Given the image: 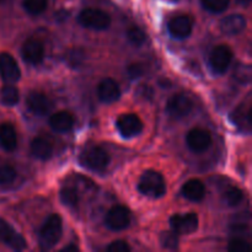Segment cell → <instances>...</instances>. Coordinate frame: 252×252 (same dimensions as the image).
<instances>
[{
    "instance_id": "1",
    "label": "cell",
    "mask_w": 252,
    "mask_h": 252,
    "mask_svg": "<svg viewBox=\"0 0 252 252\" xmlns=\"http://www.w3.org/2000/svg\"><path fill=\"white\" fill-rule=\"evenodd\" d=\"M63 234V221L58 214H51L39 231V246L42 250H51L59 243Z\"/></svg>"
},
{
    "instance_id": "2",
    "label": "cell",
    "mask_w": 252,
    "mask_h": 252,
    "mask_svg": "<svg viewBox=\"0 0 252 252\" xmlns=\"http://www.w3.org/2000/svg\"><path fill=\"white\" fill-rule=\"evenodd\" d=\"M140 193L150 198H160L166 193V184L161 174L154 170H147L142 174L138 184Z\"/></svg>"
},
{
    "instance_id": "3",
    "label": "cell",
    "mask_w": 252,
    "mask_h": 252,
    "mask_svg": "<svg viewBox=\"0 0 252 252\" xmlns=\"http://www.w3.org/2000/svg\"><path fill=\"white\" fill-rule=\"evenodd\" d=\"M80 164L90 171L101 172L110 164V155L98 147H91L84 150L80 155Z\"/></svg>"
},
{
    "instance_id": "4",
    "label": "cell",
    "mask_w": 252,
    "mask_h": 252,
    "mask_svg": "<svg viewBox=\"0 0 252 252\" xmlns=\"http://www.w3.org/2000/svg\"><path fill=\"white\" fill-rule=\"evenodd\" d=\"M78 21L86 29L103 31L111 25V17L105 11L98 9H85L79 14Z\"/></svg>"
},
{
    "instance_id": "5",
    "label": "cell",
    "mask_w": 252,
    "mask_h": 252,
    "mask_svg": "<svg viewBox=\"0 0 252 252\" xmlns=\"http://www.w3.org/2000/svg\"><path fill=\"white\" fill-rule=\"evenodd\" d=\"M118 132L121 133L123 138H133L137 137L142 133L144 125L142 120L134 113H126L121 115L116 121Z\"/></svg>"
},
{
    "instance_id": "6",
    "label": "cell",
    "mask_w": 252,
    "mask_h": 252,
    "mask_svg": "<svg viewBox=\"0 0 252 252\" xmlns=\"http://www.w3.org/2000/svg\"><path fill=\"white\" fill-rule=\"evenodd\" d=\"M233 61V52L228 46H217L209 56V65L217 74H223L228 70Z\"/></svg>"
},
{
    "instance_id": "7",
    "label": "cell",
    "mask_w": 252,
    "mask_h": 252,
    "mask_svg": "<svg viewBox=\"0 0 252 252\" xmlns=\"http://www.w3.org/2000/svg\"><path fill=\"white\" fill-rule=\"evenodd\" d=\"M192 108H193V102L189 96L184 95V94H176V95L172 96L167 101L166 106L167 113L176 120L187 117L191 113Z\"/></svg>"
},
{
    "instance_id": "8",
    "label": "cell",
    "mask_w": 252,
    "mask_h": 252,
    "mask_svg": "<svg viewBox=\"0 0 252 252\" xmlns=\"http://www.w3.org/2000/svg\"><path fill=\"white\" fill-rule=\"evenodd\" d=\"M170 225L176 234L189 235L198 228V217L194 213L175 214L170 218Z\"/></svg>"
},
{
    "instance_id": "9",
    "label": "cell",
    "mask_w": 252,
    "mask_h": 252,
    "mask_svg": "<svg viewBox=\"0 0 252 252\" xmlns=\"http://www.w3.org/2000/svg\"><path fill=\"white\" fill-rule=\"evenodd\" d=\"M130 214L126 207L116 206L108 211L105 218V224L110 230L120 231L129 225Z\"/></svg>"
},
{
    "instance_id": "10",
    "label": "cell",
    "mask_w": 252,
    "mask_h": 252,
    "mask_svg": "<svg viewBox=\"0 0 252 252\" xmlns=\"http://www.w3.org/2000/svg\"><path fill=\"white\" fill-rule=\"evenodd\" d=\"M0 75L7 84H14L21 78V70L14 57L9 53L0 54Z\"/></svg>"
},
{
    "instance_id": "11",
    "label": "cell",
    "mask_w": 252,
    "mask_h": 252,
    "mask_svg": "<svg viewBox=\"0 0 252 252\" xmlns=\"http://www.w3.org/2000/svg\"><path fill=\"white\" fill-rule=\"evenodd\" d=\"M0 239L11 250L22 251L26 249V241L21 234L17 233L9 223L0 219Z\"/></svg>"
},
{
    "instance_id": "12",
    "label": "cell",
    "mask_w": 252,
    "mask_h": 252,
    "mask_svg": "<svg viewBox=\"0 0 252 252\" xmlns=\"http://www.w3.org/2000/svg\"><path fill=\"white\" fill-rule=\"evenodd\" d=\"M187 145L189 149L194 153H203L211 147L212 137L207 130L201 129V128H194L189 130L186 138Z\"/></svg>"
},
{
    "instance_id": "13",
    "label": "cell",
    "mask_w": 252,
    "mask_h": 252,
    "mask_svg": "<svg viewBox=\"0 0 252 252\" xmlns=\"http://www.w3.org/2000/svg\"><path fill=\"white\" fill-rule=\"evenodd\" d=\"M26 106L32 113L37 116L48 115L52 108V102L46 95L38 91H32L26 97Z\"/></svg>"
},
{
    "instance_id": "14",
    "label": "cell",
    "mask_w": 252,
    "mask_h": 252,
    "mask_svg": "<svg viewBox=\"0 0 252 252\" xmlns=\"http://www.w3.org/2000/svg\"><path fill=\"white\" fill-rule=\"evenodd\" d=\"M44 48L38 39H27L22 47V58L31 65H37L43 61Z\"/></svg>"
},
{
    "instance_id": "15",
    "label": "cell",
    "mask_w": 252,
    "mask_h": 252,
    "mask_svg": "<svg viewBox=\"0 0 252 252\" xmlns=\"http://www.w3.org/2000/svg\"><path fill=\"white\" fill-rule=\"evenodd\" d=\"M97 96L105 103L115 102L121 96L120 86H118V84L113 79H103L97 86Z\"/></svg>"
},
{
    "instance_id": "16",
    "label": "cell",
    "mask_w": 252,
    "mask_h": 252,
    "mask_svg": "<svg viewBox=\"0 0 252 252\" xmlns=\"http://www.w3.org/2000/svg\"><path fill=\"white\" fill-rule=\"evenodd\" d=\"M169 32L172 37L179 39L187 38L192 33V21L189 16L180 15L169 22Z\"/></svg>"
},
{
    "instance_id": "17",
    "label": "cell",
    "mask_w": 252,
    "mask_h": 252,
    "mask_svg": "<svg viewBox=\"0 0 252 252\" xmlns=\"http://www.w3.org/2000/svg\"><path fill=\"white\" fill-rule=\"evenodd\" d=\"M246 27V19L240 14L225 16L220 21V31L228 36H234L243 32Z\"/></svg>"
},
{
    "instance_id": "18",
    "label": "cell",
    "mask_w": 252,
    "mask_h": 252,
    "mask_svg": "<svg viewBox=\"0 0 252 252\" xmlns=\"http://www.w3.org/2000/svg\"><path fill=\"white\" fill-rule=\"evenodd\" d=\"M49 126L54 132L65 133L73 128L74 117L66 111H59V112L52 115L51 120H49Z\"/></svg>"
},
{
    "instance_id": "19",
    "label": "cell",
    "mask_w": 252,
    "mask_h": 252,
    "mask_svg": "<svg viewBox=\"0 0 252 252\" xmlns=\"http://www.w3.org/2000/svg\"><path fill=\"white\" fill-rule=\"evenodd\" d=\"M0 145L6 152H14L17 148V134L10 123L0 125Z\"/></svg>"
},
{
    "instance_id": "20",
    "label": "cell",
    "mask_w": 252,
    "mask_h": 252,
    "mask_svg": "<svg viewBox=\"0 0 252 252\" xmlns=\"http://www.w3.org/2000/svg\"><path fill=\"white\" fill-rule=\"evenodd\" d=\"M182 194L191 202H201L206 196V187L199 180H189L182 187Z\"/></svg>"
},
{
    "instance_id": "21",
    "label": "cell",
    "mask_w": 252,
    "mask_h": 252,
    "mask_svg": "<svg viewBox=\"0 0 252 252\" xmlns=\"http://www.w3.org/2000/svg\"><path fill=\"white\" fill-rule=\"evenodd\" d=\"M31 153L39 160H48L53 155V148L43 138H36L31 143Z\"/></svg>"
},
{
    "instance_id": "22",
    "label": "cell",
    "mask_w": 252,
    "mask_h": 252,
    "mask_svg": "<svg viewBox=\"0 0 252 252\" xmlns=\"http://www.w3.org/2000/svg\"><path fill=\"white\" fill-rule=\"evenodd\" d=\"M231 120L234 121L236 126L241 128L243 130H250V126H251V110H250V106H246L244 103H241L240 107L236 108V111L234 113H231Z\"/></svg>"
},
{
    "instance_id": "23",
    "label": "cell",
    "mask_w": 252,
    "mask_h": 252,
    "mask_svg": "<svg viewBox=\"0 0 252 252\" xmlns=\"http://www.w3.org/2000/svg\"><path fill=\"white\" fill-rule=\"evenodd\" d=\"M0 96H1V102L4 103L5 106H15L20 100L19 90H17L16 86L11 85V84L5 85L4 88L1 89Z\"/></svg>"
},
{
    "instance_id": "24",
    "label": "cell",
    "mask_w": 252,
    "mask_h": 252,
    "mask_svg": "<svg viewBox=\"0 0 252 252\" xmlns=\"http://www.w3.org/2000/svg\"><path fill=\"white\" fill-rule=\"evenodd\" d=\"M251 66L249 64H241L239 63L238 65L234 69L233 76L239 84H243V85H248L251 83Z\"/></svg>"
},
{
    "instance_id": "25",
    "label": "cell",
    "mask_w": 252,
    "mask_h": 252,
    "mask_svg": "<svg viewBox=\"0 0 252 252\" xmlns=\"http://www.w3.org/2000/svg\"><path fill=\"white\" fill-rule=\"evenodd\" d=\"M61 201L64 206L75 208L79 203V194L73 187H64L61 191Z\"/></svg>"
},
{
    "instance_id": "26",
    "label": "cell",
    "mask_w": 252,
    "mask_h": 252,
    "mask_svg": "<svg viewBox=\"0 0 252 252\" xmlns=\"http://www.w3.org/2000/svg\"><path fill=\"white\" fill-rule=\"evenodd\" d=\"M48 0H24V7L30 15H39L47 9Z\"/></svg>"
},
{
    "instance_id": "27",
    "label": "cell",
    "mask_w": 252,
    "mask_h": 252,
    "mask_svg": "<svg viewBox=\"0 0 252 252\" xmlns=\"http://www.w3.org/2000/svg\"><path fill=\"white\" fill-rule=\"evenodd\" d=\"M202 6L209 12L219 14L228 9L229 0H201Z\"/></svg>"
},
{
    "instance_id": "28",
    "label": "cell",
    "mask_w": 252,
    "mask_h": 252,
    "mask_svg": "<svg viewBox=\"0 0 252 252\" xmlns=\"http://www.w3.org/2000/svg\"><path fill=\"white\" fill-rule=\"evenodd\" d=\"M16 170L10 165H2L0 166V186H6L12 184L16 179Z\"/></svg>"
},
{
    "instance_id": "29",
    "label": "cell",
    "mask_w": 252,
    "mask_h": 252,
    "mask_svg": "<svg viewBox=\"0 0 252 252\" xmlns=\"http://www.w3.org/2000/svg\"><path fill=\"white\" fill-rule=\"evenodd\" d=\"M127 37H128V41L135 47H140L143 43L145 42L147 39V34L139 29V27H130L129 30L127 31Z\"/></svg>"
},
{
    "instance_id": "30",
    "label": "cell",
    "mask_w": 252,
    "mask_h": 252,
    "mask_svg": "<svg viewBox=\"0 0 252 252\" xmlns=\"http://www.w3.org/2000/svg\"><path fill=\"white\" fill-rule=\"evenodd\" d=\"M160 243H161L162 248L169 249V250H175V249L179 248V238H177V234L172 231H165L160 236Z\"/></svg>"
},
{
    "instance_id": "31",
    "label": "cell",
    "mask_w": 252,
    "mask_h": 252,
    "mask_svg": "<svg viewBox=\"0 0 252 252\" xmlns=\"http://www.w3.org/2000/svg\"><path fill=\"white\" fill-rule=\"evenodd\" d=\"M244 193L240 189H236V187H233V189H229L228 191L225 192V202L229 207H235L240 204V202L243 201Z\"/></svg>"
},
{
    "instance_id": "32",
    "label": "cell",
    "mask_w": 252,
    "mask_h": 252,
    "mask_svg": "<svg viewBox=\"0 0 252 252\" xmlns=\"http://www.w3.org/2000/svg\"><path fill=\"white\" fill-rule=\"evenodd\" d=\"M228 250L230 252H249L250 251V245L243 239H233L229 243Z\"/></svg>"
},
{
    "instance_id": "33",
    "label": "cell",
    "mask_w": 252,
    "mask_h": 252,
    "mask_svg": "<svg viewBox=\"0 0 252 252\" xmlns=\"http://www.w3.org/2000/svg\"><path fill=\"white\" fill-rule=\"evenodd\" d=\"M145 66L140 63L130 64L127 69V74L130 79H138L144 75Z\"/></svg>"
},
{
    "instance_id": "34",
    "label": "cell",
    "mask_w": 252,
    "mask_h": 252,
    "mask_svg": "<svg viewBox=\"0 0 252 252\" xmlns=\"http://www.w3.org/2000/svg\"><path fill=\"white\" fill-rule=\"evenodd\" d=\"M107 251L108 252H129L130 248L126 241L122 240H117L111 243L110 245L107 246Z\"/></svg>"
},
{
    "instance_id": "35",
    "label": "cell",
    "mask_w": 252,
    "mask_h": 252,
    "mask_svg": "<svg viewBox=\"0 0 252 252\" xmlns=\"http://www.w3.org/2000/svg\"><path fill=\"white\" fill-rule=\"evenodd\" d=\"M71 58V64H80L81 63V59H83V54L79 53L78 49H75V51L73 52V54L70 56Z\"/></svg>"
},
{
    "instance_id": "36",
    "label": "cell",
    "mask_w": 252,
    "mask_h": 252,
    "mask_svg": "<svg viewBox=\"0 0 252 252\" xmlns=\"http://www.w3.org/2000/svg\"><path fill=\"white\" fill-rule=\"evenodd\" d=\"M236 2L240 5H243V6H249L251 2V0H236Z\"/></svg>"
},
{
    "instance_id": "37",
    "label": "cell",
    "mask_w": 252,
    "mask_h": 252,
    "mask_svg": "<svg viewBox=\"0 0 252 252\" xmlns=\"http://www.w3.org/2000/svg\"><path fill=\"white\" fill-rule=\"evenodd\" d=\"M79 249L76 248V246L74 245H70V246H66V248L63 249V251H78Z\"/></svg>"
},
{
    "instance_id": "38",
    "label": "cell",
    "mask_w": 252,
    "mask_h": 252,
    "mask_svg": "<svg viewBox=\"0 0 252 252\" xmlns=\"http://www.w3.org/2000/svg\"><path fill=\"white\" fill-rule=\"evenodd\" d=\"M6 1V0H0V4H2V2H5Z\"/></svg>"
}]
</instances>
